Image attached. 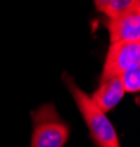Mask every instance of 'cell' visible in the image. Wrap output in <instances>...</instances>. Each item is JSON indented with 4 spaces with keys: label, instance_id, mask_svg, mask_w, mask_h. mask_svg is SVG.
<instances>
[{
    "label": "cell",
    "instance_id": "1",
    "mask_svg": "<svg viewBox=\"0 0 140 147\" xmlns=\"http://www.w3.org/2000/svg\"><path fill=\"white\" fill-rule=\"evenodd\" d=\"M63 80L77 105L79 112H80L82 118L85 119L88 125L89 136L93 144L96 147H121L118 134L114 128L112 122L107 117V112H104L102 109H99L96 107L92 98L76 85V82L73 80L70 74L64 73Z\"/></svg>",
    "mask_w": 140,
    "mask_h": 147
},
{
    "label": "cell",
    "instance_id": "2",
    "mask_svg": "<svg viewBox=\"0 0 140 147\" xmlns=\"http://www.w3.org/2000/svg\"><path fill=\"white\" fill-rule=\"evenodd\" d=\"M31 147H64L69 136V124L58 115L53 103H44L31 112Z\"/></svg>",
    "mask_w": 140,
    "mask_h": 147
},
{
    "label": "cell",
    "instance_id": "3",
    "mask_svg": "<svg viewBox=\"0 0 140 147\" xmlns=\"http://www.w3.org/2000/svg\"><path fill=\"white\" fill-rule=\"evenodd\" d=\"M140 64V41L111 42L101 73V80L123 76L126 71Z\"/></svg>",
    "mask_w": 140,
    "mask_h": 147
},
{
    "label": "cell",
    "instance_id": "4",
    "mask_svg": "<svg viewBox=\"0 0 140 147\" xmlns=\"http://www.w3.org/2000/svg\"><path fill=\"white\" fill-rule=\"evenodd\" d=\"M111 42L117 41H140V2L134 0L131 6L107 22Z\"/></svg>",
    "mask_w": 140,
    "mask_h": 147
},
{
    "label": "cell",
    "instance_id": "5",
    "mask_svg": "<svg viewBox=\"0 0 140 147\" xmlns=\"http://www.w3.org/2000/svg\"><path fill=\"white\" fill-rule=\"evenodd\" d=\"M124 93L126 89L123 85L121 76H115V77L101 80V85L91 98L99 109H102L104 112H110L123 100Z\"/></svg>",
    "mask_w": 140,
    "mask_h": 147
},
{
    "label": "cell",
    "instance_id": "6",
    "mask_svg": "<svg viewBox=\"0 0 140 147\" xmlns=\"http://www.w3.org/2000/svg\"><path fill=\"white\" fill-rule=\"evenodd\" d=\"M134 0H93L96 10L105 15L108 19H112L120 13H123L131 6Z\"/></svg>",
    "mask_w": 140,
    "mask_h": 147
},
{
    "label": "cell",
    "instance_id": "7",
    "mask_svg": "<svg viewBox=\"0 0 140 147\" xmlns=\"http://www.w3.org/2000/svg\"><path fill=\"white\" fill-rule=\"evenodd\" d=\"M121 80H123L126 92H130V93L140 92V64H137L134 69L126 71L121 76Z\"/></svg>",
    "mask_w": 140,
    "mask_h": 147
},
{
    "label": "cell",
    "instance_id": "8",
    "mask_svg": "<svg viewBox=\"0 0 140 147\" xmlns=\"http://www.w3.org/2000/svg\"><path fill=\"white\" fill-rule=\"evenodd\" d=\"M139 2H140V0H139Z\"/></svg>",
    "mask_w": 140,
    "mask_h": 147
}]
</instances>
